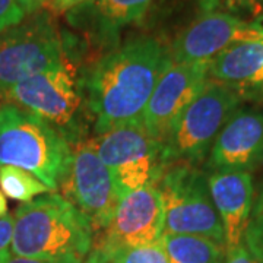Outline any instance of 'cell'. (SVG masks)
I'll return each mask as SVG.
<instances>
[{
    "label": "cell",
    "mask_w": 263,
    "mask_h": 263,
    "mask_svg": "<svg viewBox=\"0 0 263 263\" xmlns=\"http://www.w3.org/2000/svg\"><path fill=\"white\" fill-rule=\"evenodd\" d=\"M167 234L202 235L226 246L224 228L209 192L208 174L197 165L171 164L158 183Z\"/></svg>",
    "instance_id": "52a82bcc"
},
{
    "label": "cell",
    "mask_w": 263,
    "mask_h": 263,
    "mask_svg": "<svg viewBox=\"0 0 263 263\" xmlns=\"http://www.w3.org/2000/svg\"><path fill=\"white\" fill-rule=\"evenodd\" d=\"M50 0H18L19 6L25 12V15H34L38 13L44 6H47Z\"/></svg>",
    "instance_id": "d4e9b609"
},
{
    "label": "cell",
    "mask_w": 263,
    "mask_h": 263,
    "mask_svg": "<svg viewBox=\"0 0 263 263\" xmlns=\"http://www.w3.org/2000/svg\"><path fill=\"white\" fill-rule=\"evenodd\" d=\"M230 13H246L256 18L263 16V0H226Z\"/></svg>",
    "instance_id": "603a6c76"
},
{
    "label": "cell",
    "mask_w": 263,
    "mask_h": 263,
    "mask_svg": "<svg viewBox=\"0 0 263 263\" xmlns=\"http://www.w3.org/2000/svg\"><path fill=\"white\" fill-rule=\"evenodd\" d=\"M89 141L110 170L120 197L132 190L157 184L167 167L161 142L152 138L142 123L117 126Z\"/></svg>",
    "instance_id": "ba28073f"
},
{
    "label": "cell",
    "mask_w": 263,
    "mask_h": 263,
    "mask_svg": "<svg viewBox=\"0 0 263 263\" xmlns=\"http://www.w3.org/2000/svg\"><path fill=\"white\" fill-rule=\"evenodd\" d=\"M224 263H263V253L243 240L237 247L227 250Z\"/></svg>",
    "instance_id": "7402d4cb"
},
{
    "label": "cell",
    "mask_w": 263,
    "mask_h": 263,
    "mask_svg": "<svg viewBox=\"0 0 263 263\" xmlns=\"http://www.w3.org/2000/svg\"><path fill=\"white\" fill-rule=\"evenodd\" d=\"M165 231V209L155 184L132 190L120 197L113 218L103 230L97 249L111 252L158 241Z\"/></svg>",
    "instance_id": "7c38bea8"
},
{
    "label": "cell",
    "mask_w": 263,
    "mask_h": 263,
    "mask_svg": "<svg viewBox=\"0 0 263 263\" xmlns=\"http://www.w3.org/2000/svg\"><path fill=\"white\" fill-rule=\"evenodd\" d=\"M25 16L18 0H0V32L21 24Z\"/></svg>",
    "instance_id": "44dd1931"
},
{
    "label": "cell",
    "mask_w": 263,
    "mask_h": 263,
    "mask_svg": "<svg viewBox=\"0 0 263 263\" xmlns=\"http://www.w3.org/2000/svg\"><path fill=\"white\" fill-rule=\"evenodd\" d=\"M9 249L44 262L84 263L94 249V228L81 209L54 192L16 209Z\"/></svg>",
    "instance_id": "7a4b0ae2"
},
{
    "label": "cell",
    "mask_w": 263,
    "mask_h": 263,
    "mask_svg": "<svg viewBox=\"0 0 263 263\" xmlns=\"http://www.w3.org/2000/svg\"><path fill=\"white\" fill-rule=\"evenodd\" d=\"M208 67L209 62L167 65L142 116V124L152 138L165 141L180 114L211 81Z\"/></svg>",
    "instance_id": "30bf717a"
},
{
    "label": "cell",
    "mask_w": 263,
    "mask_h": 263,
    "mask_svg": "<svg viewBox=\"0 0 263 263\" xmlns=\"http://www.w3.org/2000/svg\"><path fill=\"white\" fill-rule=\"evenodd\" d=\"M209 192L224 228L226 250L243 243L252 209L253 179L250 173L216 170L208 174Z\"/></svg>",
    "instance_id": "5bb4252c"
},
{
    "label": "cell",
    "mask_w": 263,
    "mask_h": 263,
    "mask_svg": "<svg viewBox=\"0 0 263 263\" xmlns=\"http://www.w3.org/2000/svg\"><path fill=\"white\" fill-rule=\"evenodd\" d=\"M0 263H50L44 260H37V259H29V257H22L16 256L10 252V249H6L0 252Z\"/></svg>",
    "instance_id": "484cf974"
},
{
    "label": "cell",
    "mask_w": 263,
    "mask_h": 263,
    "mask_svg": "<svg viewBox=\"0 0 263 263\" xmlns=\"http://www.w3.org/2000/svg\"><path fill=\"white\" fill-rule=\"evenodd\" d=\"M13 233V215L8 214L0 219V252L10 247Z\"/></svg>",
    "instance_id": "cb8c5ba5"
},
{
    "label": "cell",
    "mask_w": 263,
    "mask_h": 263,
    "mask_svg": "<svg viewBox=\"0 0 263 263\" xmlns=\"http://www.w3.org/2000/svg\"><path fill=\"white\" fill-rule=\"evenodd\" d=\"M221 0H199V6L203 13H208V12H214L216 10V8L219 6Z\"/></svg>",
    "instance_id": "f1b7e54d"
},
{
    "label": "cell",
    "mask_w": 263,
    "mask_h": 263,
    "mask_svg": "<svg viewBox=\"0 0 263 263\" xmlns=\"http://www.w3.org/2000/svg\"><path fill=\"white\" fill-rule=\"evenodd\" d=\"M85 0H50L47 5V8H50L54 12H67L72 8H75L76 5L82 3Z\"/></svg>",
    "instance_id": "4316f807"
},
{
    "label": "cell",
    "mask_w": 263,
    "mask_h": 263,
    "mask_svg": "<svg viewBox=\"0 0 263 263\" xmlns=\"http://www.w3.org/2000/svg\"><path fill=\"white\" fill-rule=\"evenodd\" d=\"M168 263H224L226 246L202 235L167 234L161 237Z\"/></svg>",
    "instance_id": "e0dca14e"
},
{
    "label": "cell",
    "mask_w": 263,
    "mask_h": 263,
    "mask_svg": "<svg viewBox=\"0 0 263 263\" xmlns=\"http://www.w3.org/2000/svg\"><path fill=\"white\" fill-rule=\"evenodd\" d=\"M0 189L6 197L24 203L50 192L35 176L15 165H0Z\"/></svg>",
    "instance_id": "ac0fdd59"
},
{
    "label": "cell",
    "mask_w": 263,
    "mask_h": 263,
    "mask_svg": "<svg viewBox=\"0 0 263 263\" xmlns=\"http://www.w3.org/2000/svg\"><path fill=\"white\" fill-rule=\"evenodd\" d=\"M84 263H111L108 260V257L105 256L103 250H100V249H97L94 247L92 249V252L89 253V256L86 257V260Z\"/></svg>",
    "instance_id": "83f0119b"
},
{
    "label": "cell",
    "mask_w": 263,
    "mask_h": 263,
    "mask_svg": "<svg viewBox=\"0 0 263 263\" xmlns=\"http://www.w3.org/2000/svg\"><path fill=\"white\" fill-rule=\"evenodd\" d=\"M70 157V143L50 123L16 104L0 105V165L25 170L56 192Z\"/></svg>",
    "instance_id": "3957f363"
},
{
    "label": "cell",
    "mask_w": 263,
    "mask_h": 263,
    "mask_svg": "<svg viewBox=\"0 0 263 263\" xmlns=\"http://www.w3.org/2000/svg\"><path fill=\"white\" fill-rule=\"evenodd\" d=\"M263 164V113L238 108L216 136L206 168L252 173Z\"/></svg>",
    "instance_id": "4fadbf2b"
},
{
    "label": "cell",
    "mask_w": 263,
    "mask_h": 263,
    "mask_svg": "<svg viewBox=\"0 0 263 263\" xmlns=\"http://www.w3.org/2000/svg\"><path fill=\"white\" fill-rule=\"evenodd\" d=\"M240 104L238 95L211 79L195 101L180 114L161 143L165 165L202 164L216 136L240 108Z\"/></svg>",
    "instance_id": "8992f818"
},
{
    "label": "cell",
    "mask_w": 263,
    "mask_h": 263,
    "mask_svg": "<svg viewBox=\"0 0 263 263\" xmlns=\"http://www.w3.org/2000/svg\"><path fill=\"white\" fill-rule=\"evenodd\" d=\"M6 215H8V202H6L5 195L0 192V219Z\"/></svg>",
    "instance_id": "f546056e"
},
{
    "label": "cell",
    "mask_w": 263,
    "mask_h": 263,
    "mask_svg": "<svg viewBox=\"0 0 263 263\" xmlns=\"http://www.w3.org/2000/svg\"><path fill=\"white\" fill-rule=\"evenodd\" d=\"M152 0H85L66 12L67 22L95 44L108 46L120 31L138 22Z\"/></svg>",
    "instance_id": "2e32d148"
},
{
    "label": "cell",
    "mask_w": 263,
    "mask_h": 263,
    "mask_svg": "<svg viewBox=\"0 0 263 263\" xmlns=\"http://www.w3.org/2000/svg\"><path fill=\"white\" fill-rule=\"evenodd\" d=\"M70 43L48 13L0 32V97L19 82L57 67L70 59Z\"/></svg>",
    "instance_id": "5b68a950"
},
{
    "label": "cell",
    "mask_w": 263,
    "mask_h": 263,
    "mask_svg": "<svg viewBox=\"0 0 263 263\" xmlns=\"http://www.w3.org/2000/svg\"><path fill=\"white\" fill-rule=\"evenodd\" d=\"M60 187L66 199L88 216L94 231H103L108 226L120 200L110 170L89 139L72 146L70 164Z\"/></svg>",
    "instance_id": "9c48e42d"
},
{
    "label": "cell",
    "mask_w": 263,
    "mask_h": 263,
    "mask_svg": "<svg viewBox=\"0 0 263 263\" xmlns=\"http://www.w3.org/2000/svg\"><path fill=\"white\" fill-rule=\"evenodd\" d=\"M5 98L50 123L70 146L89 139L86 138L88 123L92 122V116L86 104L82 79L70 59L12 86Z\"/></svg>",
    "instance_id": "277c9868"
},
{
    "label": "cell",
    "mask_w": 263,
    "mask_h": 263,
    "mask_svg": "<svg viewBox=\"0 0 263 263\" xmlns=\"http://www.w3.org/2000/svg\"><path fill=\"white\" fill-rule=\"evenodd\" d=\"M104 253L111 263H168L161 238L149 245L122 247Z\"/></svg>",
    "instance_id": "d6986e66"
},
{
    "label": "cell",
    "mask_w": 263,
    "mask_h": 263,
    "mask_svg": "<svg viewBox=\"0 0 263 263\" xmlns=\"http://www.w3.org/2000/svg\"><path fill=\"white\" fill-rule=\"evenodd\" d=\"M263 37V16L245 21L228 12L202 13L173 41L168 54L176 63L211 62L235 43Z\"/></svg>",
    "instance_id": "8fae6325"
},
{
    "label": "cell",
    "mask_w": 263,
    "mask_h": 263,
    "mask_svg": "<svg viewBox=\"0 0 263 263\" xmlns=\"http://www.w3.org/2000/svg\"><path fill=\"white\" fill-rule=\"evenodd\" d=\"M245 241L263 253V187L253 203L249 227L246 230Z\"/></svg>",
    "instance_id": "ffe728a7"
},
{
    "label": "cell",
    "mask_w": 263,
    "mask_h": 263,
    "mask_svg": "<svg viewBox=\"0 0 263 263\" xmlns=\"http://www.w3.org/2000/svg\"><path fill=\"white\" fill-rule=\"evenodd\" d=\"M170 62L168 50L157 38L139 37L116 46L85 69L81 79L95 135L142 123L155 85Z\"/></svg>",
    "instance_id": "6da1fadb"
},
{
    "label": "cell",
    "mask_w": 263,
    "mask_h": 263,
    "mask_svg": "<svg viewBox=\"0 0 263 263\" xmlns=\"http://www.w3.org/2000/svg\"><path fill=\"white\" fill-rule=\"evenodd\" d=\"M208 73L241 101L263 103V37L226 48L209 62Z\"/></svg>",
    "instance_id": "9a60e30c"
}]
</instances>
